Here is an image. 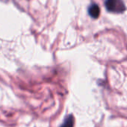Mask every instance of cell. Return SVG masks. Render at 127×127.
I'll use <instances>...</instances> for the list:
<instances>
[{"instance_id": "6da1fadb", "label": "cell", "mask_w": 127, "mask_h": 127, "mask_svg": "<svg viewBox=\"0 0 127 127\" xmlns=\"http://www.w3.org/2000/svg\"><path fill=\"white\" fill-rule=\"evenodd\" d=\"M106 9L110 12L122 13L126 10L124 3L121 0H105Z\"/></svg>"}, {"instance_id": "7a4b0ae2", "label": "cell", "mask_w": 127, "mask_h": 127, "mask_svg": "<svg viewBox=\"0 0 127 127\" xmlns=\"http://www.w3.org/2000/svg\"><path fill=\"white\" fill-rule=\"evenodd\" d=\"M88 13L91 17H93L94 19L98 18L99 16V14H100V10H99V6L96 4L91 5L88 8Z\"/></svg>"}, {"instance_id": "3957f363", "label": "cell", "mask_w": 127, "mask_h": 127, "mask_svg": "<svg viewBox=\"0 0 127 127\" xmlns=\"http://www.w3.org/2000/svg\"><path fill=\"white\" fill-rule=\"evenodd\" d=\"M73 126H74L73 116V115H69L65 118L63 124L60 127H73Z\"/></svg>"}]
</instances>
